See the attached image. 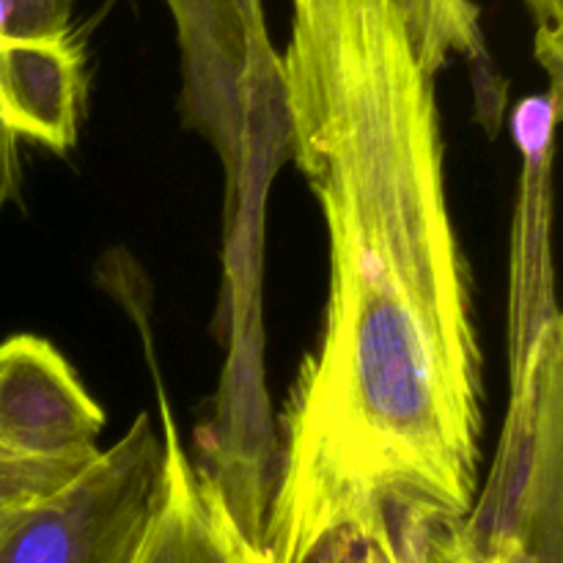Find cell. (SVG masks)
Instances as JSON below:
<instances>
[{
  "mask_svg": "<svg viewBox=\"0 0 563 563\" xmlns=\"http://www.w3.org/2000/svg\"><path fill=\"white\" fill-rule=\"evenodd\" d=\"M176 20L187 82L209 99L247 93V47L229 0H165Z\"/></svg>",
  "mask_w": 563,
  "mask_h": 563,
  "instance_id": "7",
  "label": "cell"
},
{
  "mask_svg": "<svg viewBox=\"0 0 563 563\" xmlns=\"http://www.w3.org/2000/svg\"><path fill=\"white\" fill-rule=\"evenodd\" d=\"M104 412L75 368L38 335L0 344V456L97 443Z\"/></svg>",
  "mask_w": 563,
  "mask_h": 563,
  "instance_id": "4",
  "label": "cell"
},
{
  "mask_svg": "<svg viewBox=\"0 0 563 563\" xmlns=\"http://www.w3.org/2000/svg\"><path fill=\"white\" fill-rule=\"evenodd\" d=\"M157 509L132 563H267L220 478L198 471L179 440L165 394Z\"/></svg>",
  "mask_w": 563,
  "mask_h": 563,
  "instance_id": "5",
  "label": "cell"
},
{
  "mask_svg": "<svg viewBox=\"0 0 563 563\" xmlns=\"http://www.w3.org/2000/svg\"><path fill=\"white\" fill-rule=\"evenodd\" d=\"M291 157L328 229L322 339L280 410L258 515L267 563L385 517L460 522L478 498L484 361L445 190L438 69L401 0H291L275 60Z\"/></svg>",
  "mask_w": 563,
  "mask_h": 563,
  "instance_id": "1",
  "label": "cell"
},
{
  "mask_svg": "<svg viewBox=\"0 0 563 563\" xmlns=\"http://www.w3.org/2000/svg\"><path fill=\"white\" fill-rule=\"evenodd\" d=\"M401 3L410 16L421 53L434 69L440 71L454 55H462L476 69L482 91H489L495 99L504 97L506 88L489 66L476 0H401Z\"/></svg>",
  "mask_w": 563,
  "mask_h": 563,
  "instance_id": "9",
  "label": "cell"
},
{
  "mask_svg": "<svg viewBox=\"0 0 563 563\" xmlns=\"http://www.w3.org/2000/svg\"><path fill=\"white\" fill-rule=\"evenodd\" d=\"M559 91L561 77H550V93L528 97L515 113V135L526 165L511 269V366H517L555 324H561L550 273V159L553 126L559 121Z\"/></svg>",
  "mask_w": 563,
  "mask_h": 563,
  "instance_id": "6",
  "label": "cell"
},
{
  "mask_svg": "<svg viewBox=\"0 0 563 563\" xmlns=\"http://www.w3.org/2000/svg\"><path fill=\"white\" fill-rule=\"evenodd\" d=\"M526 9L531 11L537 31L542 33H561L563 27V0H522Z\"/></svg>",
  "mask_w": 563,
  "mask_h": 563,
  "instance_id": "12",
  "label": "cell"
},
{
  "mask_svg": "<svg viewBox=\"0 0 563 563\" xmlns=\"http://www.w3.org/2000/svg\"><path fill=\"white\" fill-rule=\"evenodd\" d=\"M16 179V163H14V146L0 148V201L11 192Z\"/></svg>",
  "mask_w": 563,
  "mask_h": 563,
  "instance_id": "13",
  "label": "cell"
},
{
  "mask_svg": "<svg viewBox=\"0 0 563 563\" xmlns=\"http://www.w3.org/2000/svg\"><path fill=\"white\" fill-rule=\"evenodd\" d=\"M240 20L242 36L247 47V91L253 86H269L275 91V60L278 53L273 49L264 25L262 0H229Z\"/></svg>",
  "mask_w": 563,
  "mask_h": 563,
  "instance_id": "11",
  "label": "cell"
},
{
  "mask_svg": "<svg viewBox=\"0 0 563 563\" xmlns=\"http://www.w3.org/2000/svg\"><path fill=\"white\" fill-rule=\"evenodd\" d=\"M421 563H561V528L489 526L465 517L460 522L418 526Z\"/></svg>",
  "mask_w": 563,
  "mask_h": 563,
  "instance_id": "8",
  "label": "cell"
},
{
  "mask_svg": "<svg viewBox=\"0 0 563 563\" xmlns=\"http://www.w3.org/2000/svg\"><path fill=\"white\" fill-rule=\"evenodd\" d=\"M308 563H421L418 526L401 517H385L366 531H341Z\"/></svg>",
  "mask_w": 563,
  "mask_h": 563,
  "instance_id": "10",
  "label": "cell"
},
{
  "mask_svg": "<svg viewBox=\"0 0 563 563\" xmlns=\"http://www.w3.org/2000/svg\"><path fill=\"white\" fill-rule=\"evenodd\" d=\"M159 473L163 434L146 412L108 449L0 456V563H132Z\"/></svg>",
  "mask_w": 563,
  "mask_h": 563,
  "instance_id": "2",
  "label": "cell"
},
{
  "mask_svg": "<svg viewBox=\"0 0 563 563\" xmlns=\"http://www.w3.org/2000/svg\"><path fill=\"white\" fill-rule=\"evenodd\" d=\"M86 69L71 0H0V121L14 137L66 152Z\"/></svg>",
  "mask_w": 563,
  "mask_h": 563,
  "instance_id": "3",
  "label": "cell"
},
{
  "mask_svg": "<svg viewBox=\"0 0 563 563\" xmlns=\"http://www.w3.org/2000/svg\"><path fill=\"white\" fill-rule=\"evenodd\" d=\"M14 143H16V137L11 135V132L3 126V121H0V148H9V146H14Z\"/></svg>",
  "mask_w": 563,
  "mask_h": 563,
  "instance_id": "14",
  "label": "cell"
}]
</instances>
